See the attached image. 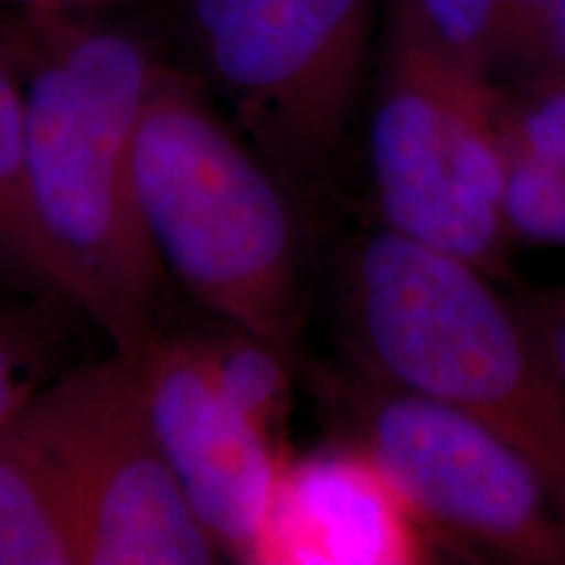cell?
<instances>
[{"mask_svg":"<svg viewBox=\"0 0 565 565\" xmlns=\"http://www.w3.org/2000/svg\"><path fill=\"white\" fill-rule=\"evenodd\" d=\"M108 3H118V0H0V6H11L13 11L34 13H84Z\"/></svg>","mask_w":565,"mask_h":565,"instance_id":"cell-18","label":"cell"},{"mask_svg":"<svg viewBox=\"0 0 565 565\" xmlns=\"http://www.w3.org/2000/svg\"><path fill=\"white\" fill-rule=\"evenodd\" d=\"M6 38L26 121V175L61 299L137 362L166 280L134 196L131 145L160 63L131 32L82 13L17 11Z\"/></svg>","mask_w":565,"mask_h":565,"instance_id":"cell-1","label":"cell"},{"mask_svg":"<svg viewBox=\"0 0 565 565\" xmlns=\"http://www.w3.org/2000/svg\"><path fill=\"white\" fill-rule=\"evenodd\" d=\"M0 565H82L66 494L17 414L0 427Z\"/></svg>","mask_w":565,"mask_h":565,"instance_id":"cell-11","label":"cell"},{"mask_svg":"<svg viewBox=\"0 0 565 565\" xmlns=\"http://www.w3.org/2000/svg\"><path fill=\"white\" fill-rule=\"evenodd\" d=\"M0 278L30 294L61 296L34 223L26 175L24 92L6 40H0Z\"/></svg>","mask_w":565,"mask_h":565,"instance_id":"cell-12","label":"cell"},{"mask_svg":"<svg viewBox=\"0 0 565 565\" xmlns=\"http://www.w3.org/2000/svg\"><path fill=\"white\" fill-rule=\"evenodd\" d=\"M547 71L565 74V0H553V11H550Z\"/></svg>","mask_w":565,"mask_h":565,"instance_id":"cell-19","label":"cell"},{"mask_svg":"<svg viewBox=\"0 0 565 565\" xmlns=\"http://www.w3.org/2000/svg\"><path fill=\"white\" fill-rule=\"evenodd\" d=\"M494 79L547 71V30L553 0H492Z\"/></svg>","mask_w":565,"mask_h":565,"instance_id":"cell-15","label":"cell"},{"mask_svg":"<svg viewBox=\"0 0 565 565\" xmlns=\"http://www.w3.org/2000/svg\"><path fill=\"white\" fill-rule=\"evenodd\" d=\"M166 461L221 555L249 563L288 454L225 398L194 338L154 335L137 359Z\"/></svg>","mask_w":565,"mask_h":565,"instance_id":"cell-8","label":"cell"},{"mask_svg":"<svg viewBox=\"0 0 565 565\" xmlns=\"http://www.w3.org/2000/svg\"><path fill=\"white\" fill-rule=\"evenodd\" d=\"M380 0H192L189 30L233 124L273 168L315 173L349 131Z\"/></svg>","mask_w":565,"mask_h":565,"instance_id":"cell-6","label":"cell"},{"mask_svg":"<svg viewBox=\"0 0 565 565\" xmlns=\"http://www.w3.org/2000/svg\"><path fill=\"white\" fill-rule=\"evenodd\" d=\"M42 383L38 341L17 320L0 317V427Z\"/></svg>","mask_w":565,"mask_h":565,"instance_id":"cell-16","label":"cell"},{"mask_svg":"<svg viewBox=\"0 0 565 565\" xmlns=\"http://www.w3.org/2000/svg\"><path fill=\"white\" fill-rule=\"evenodd\" d=\"M427 526L359 443L288 456L249 563L414 565L429 561Z\"/></svg>","mask_w":565,"mask_h":565,"instance_id":"cell-9","label":"cell"},{"mask_svg":"<svg viewBox=\"0 0 565 565\" xmlns=\"http://www.w3.org/2000/svg\"><path fill=\"white\" fill-rule=\"evenodd\" d=\"M134 196L162 270L291 359L301 263L273 166L179 71L158 66L131 145Z\"/></svg>","mask_w":565,"mask_h":565,"instance_id":"cell-2","label":"cell"},{"mask_svg":"<svg viewBox=\"0 0 565 565\" xmlns=\"http://www.w3.org/2000/svg\"><path fill=\"white\" fill-rule=\"evenodd\" d=\"M370 168L385 231L500 273V82L387 21L370 113Z\"/></svg>","mask_w":565,"mask_h":565,"instance_id":"cell-4","label":"cell"},{"mask_svg":"<svg viewBox=\"0 0 565 565\" xmlns=\"http://www.w3.org/2000/svg\"><path fill=\"white\" fill-rule=\"evenodd\" d=\"M345 282L353 335L377 377L503 435L565 513V387L490 273L383 228L356 246Z\"/></svg>","mask_w":565,"mask_h":565,"instance_id":"cell-3","label":"cell"},{"mask_svg":"<svg viewBox=\"0 0 565 565\" xmlns=\"http://www.w3.org/2000/svg\"><path fill=\"white\" fill-rule=\"evenodd\" d=\"M500 139L508 238L565 249V74L500 84Z\"/></svg>","mask_w":565,"mask_h":565,"instance_id":"cell-10","label":"cell"},{"mask_svg":"<svg viewBox=\"0 0 565 565\" xmlns=\"http://www.w3.org/2000/svg\"><path fill=\"white\" fill-rule=\"evenodd\" d=\"M17 419L66 494L82 565L221 561L162 454L137 362L113 351L40 383Z\"/></svg>","mask_w":565,"mask_h":565,"instance_id":"cell-5","label":"cell"},{"mask_svg":"<svg viewBox=\"0 0 565 565\" xmlns=\"http://www.w3.org/2000/svg\"><path fill=\"white\" fill-rule=\"evenodd\" d=\"M387 21L494 79L492 0H391Z\"/></svg>","mask_w":565,"mask_h":565,"instance_id":"cell-14","label":"cell"},{"mask_svg":"<svg viewBox=\"0 0 565 565\" xmlns=\"http://www.w3.org/2000/svg\"><path fill=\"white\" fill-rule=\"evenodd\" d=\"M524 309L536 341L565 387V291L547 294Z\"/></svg>","mask_w":565,"mask_h":565,"instance_id":"cell-17","label":"cell"},{"mask_svg":"<svg viewBox=\"0 0 565 565\" xmlns=\"http://www.w3.org/2000/svg\"><path fill=\"white\" fill-rule=\"evenodd\" d=\"M196 349L225 398L280 440L291 395L286 353L236 328L221 338L196 341Z\"/></svg>","mask_w":565,"mask_h":565,"instance_id":"cell-13","label":"cell"},{"mask_svg":"<svg viewBox=\"0 0 565 565\" xmlns=\"http://www.w3.org/2000/svg\"><path fill=\"white\" fill-rule=\"evenodd\" d=\"M349 412L359 445L427 529L511 563H565V513L542 471L475 416L377 377Z\"/></svg>","mask_w":565,"mask_h":565,"instance_id":"cell-7","label":"cell"}]
</instances>
